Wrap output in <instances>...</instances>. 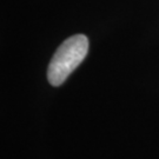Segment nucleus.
Segmentation results:
<instances>
[{"label": "nucleus", "mask_w": 159, "mask_h": 159, "mask_svg": "<svg viewBox=\"0 0 159 159\" xmlns=\"http://www.w3.org/2000/svg\"><path fill=\"white\" fill-rule=\"evenodd\" d=\"M89 39L84 34H75L58 47L47 68V79L53 86L61 85L67 77L85 59Z\"/></svg>", "instance_id": "f257e3e1"}]
</instances>
